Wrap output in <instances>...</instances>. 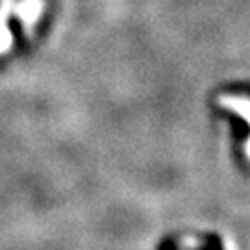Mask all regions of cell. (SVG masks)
Returning a JSON list of instances; mask_svg holds the SVG:
<instances>
[{"instance_id": "1", "label": "cell", "mask_w": 250, "mask_h": 250, "mask_svg": "<svg viewBox=\"0 0 250 250\" xmlns=\"http://www.w3.org/2000/svg\"><path fill=\"white\" fill-rule=\"evenodd\" d=\"M221 106L228 107V109H232L235 111L237 115H241L245 121H249L250 123V100L249 99H235V97H221ZM247 156H249L250 160V139H249V145H247Z\"/></svg>"}, {"instance_id": "2", "label": "cell", "mask_w": 250, "mask_h": 250, "mask_svg": "<svg viewBox=\"0 0 250 250\" xmlns=\"http://www.w3.org/2000/svg\"><path fill=\"white\" fill-rule=\"evenodd\" d=\"M41 6H43V0H28L26 6H22L24 11L21 13L22 21H24L26 24H32V22L39 17V13H41Z\"/></svg>"}]
</instances>
